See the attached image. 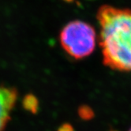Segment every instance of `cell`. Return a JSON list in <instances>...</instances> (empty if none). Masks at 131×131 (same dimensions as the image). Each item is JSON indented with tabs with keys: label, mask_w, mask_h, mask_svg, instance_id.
<instances>
[{
	"label": "cell",
	"mask_w": 131,
	"mask_h": 131,
	"mask_svg": "<svg viewBox=\"0 0 131 131\" xmlns=\"http://www.w3.org/2000/svg\"><path fill=\"white\" fill-rule=\"evenodd\" d=\"M58 131H73V128L69 124H64L59 129Z\"/></svg>",
	"instance_id": "cell-6"
},
{
	"label": "cell",
	"mask_w": 131,
	"mask_h": 131,
	"mask_svg": "<svg viewBox=\"0 0 131 131\" xmlns=\"http://www.w3.org/2000/svg\"><path fill=\"white\" fill-rule=\"evenodd\" d=\"M17 99V91L13 87L0 85V131L10 119V114Z\"/></svg>",
	"instance_id": "cell-3"
},
{
	"label": "cell",
	"mask_w": 131,
	"mask_h": 131,
	"mask_svg": "<svg viewBox=\"0 0 131 131\" xmlns=\"http://www.w3.org/2000/svg\"><path fill=\"white\" fill-rule=\"evenodd\" d=\"M96 40L94 27L80 20L67 23L59 34V42L62 49L77 60L85 59L94 51Z\"/></svg>",
	"instance_id": "cell-2"
},
{
	"label": "cell",
	"mask_w": 131,
	"mask_h": 131,
	"mask_svg": "<svg viewBox=\"0 0 131 131\" xmlns=\"http://www.w3.org/2000/svg\"><path fill=\"white\" fill-rule=\"evenodd\" d=\"M129 131H131V127H130V129H129Z\"/></svg>",
	"instance_id": "cell-8"
},
{
	"label": "cell",
	"mask_w": 131,
	"mask_h": 131,
	"mask_svg": "<svg viewBox=\"0 0 131 131\" xmlns=\"http://www.w3.org/2000/svg\"><path fill=\"white\" fill-rule=\"evenodd\" d=\"M65 1H67V2H70V1H72V0H65Z\"/></svg>",
	"instance_id": "cell-7"
},
{
	"label": "cell",
	"mask_w": 131,
	"mask_h": 131,
	"mask_svg": "<svg viewBox=\"0 0 131 131\" xmlns=\"http://www.w3.org/2000/svg\"><path fill=\"white\" fill-rule=\"evenodd\" d=\"M24 107L32 113H36L38 110L39 103L37 99L33 95H27L23 100Z\"/></svg>",
	"instance_id": "cell-4"
},
{
	"label": "cell",
	"mask_w": 131,
	"mask_h": 131,
	"mask_svg": "<svg viewBox=\"0 0 131 131\" xmlns=\"http://www.w3.org/2000/svg\"><path fill=\"white\" fill-rule=\"evenodd\" d=\"M79 115L84 119H89V118H91L93 116L92 111L89 107H85V106H84V107L80 108V110H79Z\"/></svg>",
	"instance_id": "cell-5"
},
{
	"label": "cell",
	"mask_w": 131,
	"mask_h": 131,
	"mask_svg": "<svg viewBox=\"0 0 131 131\" xmlns=\"http://www.w3.org/2000/svg\"><path fill=\"white\" fill-rule=\"evenodd\" d=\"M96 18L103 62L114 70L131 72V10L103 5Z\"/></svg>",
	"instance_id": "cell-1"
}]
</instances>
